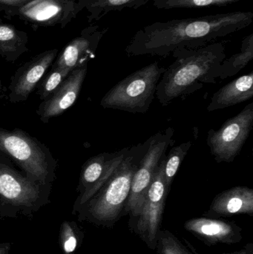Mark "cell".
<instances>
[{
    "label": "cell",
    "mask_w": 253,
    "mask_h": 254,
    "mask_svg": "<svg viewBox=\"0 0 253 254\" xmlns=\"http://www.w3.org/2000/svg\"><path fill=\"white\" fill-rule=\"evenodd\" d=\"M252 11L238 10L199 17L156 22L138 30L126 46L129 57L166 58L176 49H196L252 24Z\"/></svg>",
    "instance_id": "1"
},
{
    "label": "cell",
    "mask_w": 253,
    "mask_h": 254,
    "mask_svg": "<svg viewBox=\"0 0 253 254\" xmlns=\"http://www.w3.org/2000/svg\"><path fill=\"white\" fill-rule=\"evenodd\" d=\"M223 42H215L196 49H180L172 52L175 61L166 68L157 88L156 96L163 107L200 90L206 84H215L220 66L227 58Z\"/></svg>",
    "instance_id": "2"
},
{
    "label": "cell",
    "mask_w": 253,
    "mask_h": 254,
    "mask_svg": "<svg viewBox=\"0 0 253 254\" xmlns=\"http://www.w3.org/2000/svg\"><path fill=\"white\" fill-rule=\"evenodd\" d=\"M150 139L129 147L124 159L99 190L81 207L88 219L98 225L113 226L124 216L134 174L147 152Z\"/></svg>",
    "instance_id": "3"
},
{
    "label": "cell",
    "mask_w": 253,
    "mask_h": 254,
    "mask_svg": "<svg viewBox=\"0 0 253 254\" xmlns=\"http://www.w3.org/2000/svg\"><path fill=\"white\" fill-rule=\"evenodd\" d=\"M165 70L166 68L155 61L132 73L104 95L101 107L144 114L154 101L157 83Z\"/></svg>",
    "instance_id": "4"
},
{
    "label": "cell",
    "mask_w": 253,
    "mask_h": 254,
    "mask_svg": "<svg viewBox=\"0 0 253 254\" xmlns=\"http://www.w3.org/2000/svg\"><path fill=\"white\" fill-rule=\"evenodd\" d=\"M0 152L10 157L33 182L46 185L53 178L55 162L50 152L22 130L0 128Z\"/></svg>",
    "instance_id": "5"
},
{
    "label": "cell",
    "mask_w": 253,
    "mask_h": 254,
    "mask_svg": "<svg viewBox=\"0 0 253 254\" xmlns=\"http://www.w3.org/2000/svg\"><path fill=\"white\" fill-rule=\"evenodd\" d=\"M174 128L172 127L158 131L150 137L147 152L140 161L139 166L134 174L129 198L125 207L124 216L129 215L132 222L139 214L147 190L152 182L154 173L169 146L175 143Z\"/></svg>",
    "instance_id": "6"
},
{
    "label": "cell",
    "mask_w": 253,
    "mask_h": 254,
    "mask_svg": "<svg viewBox=\"0 0 253 254\" xmlns=\"http://www.w3.org/2000/svg\"><path fill=\"white\" fill-rule=\"evenodd\" d=\"M163 164L164 158L156 170L139 214L129 222L131 231L151 250H155L157 234L160 230L165 204L169 192L163 178Z\"/></svg>",
    "instance_id": "7"
},
{
    "label": "cell",
    "mask_w": 253,
    "mask_h": 254,
    "mask_svg": "<svg viewBox=\"0 0 253 254\" xmlns=\"http://www.w3.org/2000/svg\"><path fill=\"white\" fill-rule=\"evenodd\" d=\"M253 127V103H251L218 130H209L206 143L216 162H233L240 154Z\"/></svg>",
    "instance_id": "8"
},
{
    "label": "cell",
    "mask_w": 253,
    "mask_h": 254,
    "mask_svg": "<svg viewBox=\"0 0 253 254\" xmlns=\"http://www.w3.org/2000/svg\"><path fill=\"white\" fill-rule=\"evenodd\" d=\"M129 147L114 152H102L86 161L80 173L78 190L80 194L77 204L81 207L86 204L109 179L122 162Z\"/></svg>",
    "instance_id": "9"
},
{
    "label": "cell",
    "mask_w": 253,
    "mask_h": 254,
    "mask_svg": "<svg viewBox=\"0 0 253 254\" xmlns=\"http://www.w3.org/2000/svg\"><path fill=\"white\" fill-rule=\"evenodd\" d=\"M85 7V0L76 4L74 0H33L18 8L8 9L14 15L31 23L54 25L65 23Z\"/></svg>",
    "instance_id": "10"
},
{
    "label": "cell",
    "mask_w": 253,
    "mask_h": 254,
    "mask_svg": "<svg viewBox=\"0 0 253 254\" xmlns=\"http://www.w3.org/2000/svg\"><path fill=\"white\" fill-rule=\"evenodd\" d=\"M57 53V49L46 51L18 68L9 86L10 102L14 104L28 99L48 68L53 64Z\"/></svg>",
    "instance_id": "11"
},
{
    "label": "cell",
    "mask_w": 253,
    "mask_h": 254,
    "mask_svg": "<svg viewBox=\"0 0 253 254\" xmlns=\"http://www.w3.org/2000/svg\"><path fill=\"white\" fill-rule=\"evenodd\" d=\"M186 231L209 247L218 244H238L243 239L237 224L218 218H193L184 223Z\"/></svg>",
    "instance_id": "12"
},
{
    "label": "cell",
    "mask_w": 253,
    "mask_h": 254,
    "mask_svg": "<svg viewBox=\"0 0 253 254\" xmlns=\"http://www.w3.org/2000/svg\"><path fill=\"white\" fill-rule=\"evenodd\" d=\"M87 74V65L73 70L56 88L53 93L39 107L38 113L43 123L66 111L77 101Z\"/></svg>",
    "instance_id": "13"
},
{
    "label": "cell",
    "mask_w": 253,
    "mask_h": 254,
    "mask_svg": "<svg viewBox=\"0 0 253 254\" xmlns=\"http://www.w3.org/2000/svg\"><path fill=\"white\" fill-rule=\"evenodd\" d=\"M108 28L91 26L82 32L81 36L71 40L58 57L53 65L66 68L70 71L87 65L95 57L100 41Z\"/></svg>",
    "instance_id": "14"
},
{
    "label": "cell",
    "mask_w": 253,
    "mask_h": 254,
    "mask_svg": "<svg viewBox=\"0 0 253 254\" xmlns=\"http://www.w3.org/2000/svg\"><path fill=\"white\" fill-rule=\"evenodd\" d=\"M40 185L0 163V197L7 203L20 207L35 205L40 198Z\"/></svg>",
    "instance_id": "15"
},
{
    "label": "cell",
    "mask_w": 253,
    "mask_h": 254,
    "mask_svg": "<svg viewBox=\"0 0 253 254\" xmlns=\"http://www.w3.org/2000/svg\"><path fill=\"white\" fill-rule=\"evenodd\" d=\"M242 214L253 216V189L237 186L217 194L203 216L221 218Z\"/></svg>",
    "instance_id": "16"
},
{
    "label": "cell",
    "mask_w": 253,
    "mask_h": 254,
    "mask_svg": "<svg viewBox=\"0 0 253 254\" xmlns=\"http://www.w3.org/2000/svg\"><path fill=\"white\" fill-rule=\"evenodd\" d=\"M253 98V71L241 76L226 84L213 94L208 112L224 110Z\"/></svg>",
    "instance_id": "17"
},
{
    "label": "cell",
    "mask_w": 253,
    "mask_h": 254,
    "mask_svg": "<svg viewBox=\"0 0 253 254\" xmlns=\"http://www.w3.org/2000/svg\"><path fill=\"white\" fill-rule=\"evenodd\" d=\"M27 35L13 25L0 22V55L10 62L26 52Z\"/></svg>",
    "instance_id": "18"
},
{
    "label": "cell",
    "mask_w": 253,
    "mask_h": 254,
    "mask_svg": "<svg viewBox=\"0 0 253 254\" xmlns=\"http://www.w3.org/2000/svg\"><path fill=\"white\" fill-rule=\"evenodd\" d=\"M253 59V34L247 36L242 42L240 52L226 58L221 66L218 80H223L239 74Z\"/></svg>",
    "instance_id": "19"
},
{
    "label": "cell",
    "mask_w": 253,
    "mask_h": 254,
    "mask_svg": "<svg viewBox=\"0 0 253 254\" xmlns=\"http://www.w3.org/2000/svg\"><path fill=\"white\" fill-rule=\"evenodd\" d=\"M151 0H85V7L90 12L89 21L99 20L107 13L124 8L138 9Z\"/></svg>",
    "instance_id": "20"
},
{
    "label": "cell",
    "mask_w": 253,
    "mask_h": 254,
    "mask_svg": "<svg viewBox=\"0 0 253 254\" xmlns=\"http://www.w3.org/2000/svg\"><path fill=\"white\" fill-rule=\"evenodd\" d=\"M192 146V142L188 141L174 146L167 155H165L163 164V178L165 185L170 192L171 186L174 178L176 176L183 161L187 156Z\"/></svg>",
    "instance_id": "21"
},
{
    "label": "cell",
    "mask_w": 253,
    "mask_h": 254,
    "mask_svg": "<svg viewBox=\"0 0 253 254\" xmlns=\"http://www.w3.org/2000/svg\"><path fill=\"white\" fill-rule=\"evenodd\" d=\"M153 5L157 9H196L202 7H222L228 6L243 0H151Z\"/></svg>",
    "instance_id": "22"
},
{
    "label": "cell",
    "mask_w": 253,
    "mask_h": 254,
    "mask_svg": "<svg viewBox=\"0 0 253 254\" xmlns=\"http://www.w3.org/2000/svg\"><path fill=\"white\" fill-rule=\"evenodd\" d=\"M155 250L157 254H193L176 236L167 230H160Z\"/></svg>",
    "instance_id": "23"
},
{
    "label": "cell",
    "mask_w": 253,
    "mask_h": 254,
    "mask_svg": "<svg viewBox=\"0 0 253 254\" xmlns=\"http://www.w3.org/2000/svg\"><path fill=\"white\" fill-rule=\"evenodd\" d=\"M71 71L66 68L52 66L51 70L43 79L38 87V95L42 101L47 100L53 93L56 88L68 77Z\"/></svg>",
    "instance_id": "24"
},
{
    "label": "cell",
    "mask_w": 253,
    "mask_h": 254,
    "mask_svg": "<svg viewBox=\"0 0 253 254\" xmlns=\"http://www.w3.org/2000/svg\"><path fill=\"white\" fill-rule=\"evenodd\" d=\"M62 239H63L64 252L67 254H72L77 246V240L68 223L64 224L62 227Z\"/></svg>",
    "instance_id": "25"
},
{
    "label": "cell",
    "mask_w": 253,
    "mask_h": 254,
    "mask_svg": "<svg viewBox=\"0 0 253 254\" xmlns=\"http://www.w3.org/2000/svg\"><path fill=\"white\" fill-rule=\"evenodd\" d=\"M33 0H0V6L8 7L10 8H18L25 5Z\"/></svg>",
    "instance_id": "26"
},
{
    "label": "cell",
    "mask_w": 253,
    "mask_h": 254,
    "mask_svg": "<svg viewBox=\"0 0 253 254\" xmlns=\"http://www.w3.org/2000/svg\"><path fill=\"white\" fill-rule=\"evenodd\" d=\"M220 254H253V243H248L245 248L239 252H232V253H224Z\"/></svg>",
    "instance_id": "27"
},
{
    "label": "cell",
    "mask_w": 253,
    "mask_h": 254,
    "mask_svg": "<svg viewBox=\"0 0 253 254\" xmlns=\"http://www.w3.org/2000/svg\"><path fill=\"white\" fill-rule=\"evenodd\" d=\"M10 249V245L8 243L0 244V254H8Z\"/></svg>",
    "instance_id": "28"
},
{
    "label": "cell",
    "mask_w": 253,
    "mask_h": 254,
    "mask_svg": "<svg viewBox=\"0 0 253 254\" xmlns=\"http://www.w3.org/2000/svg\"><path fill=\"white\" fill-rule=\"evenodd\" d=\"M185 242H186V243H187V245H188V246H190V249H192V252H193V253H194V254H200L198 253L197 251H196V249H195L194 248H193V246H192V245L190 244V243H189V242L187 241V240H185Z\"/></svg>",
    "instance_id": "29"
},
{
    "label": "cell",
    "mask_w": 253,
    "mask_h": 254,
    "mask_svg": "<svg viewBox=\"0 0 253 254\" xmlns=\"http://www.w3.org/2000/svg\"><path fill=\"white\" fill-rule=\"evenodd\" d=\"M1 87H2V85H1V79H0V92H1Z\"/></svg>",
    "instance_id": "30"
}]
</instances>
